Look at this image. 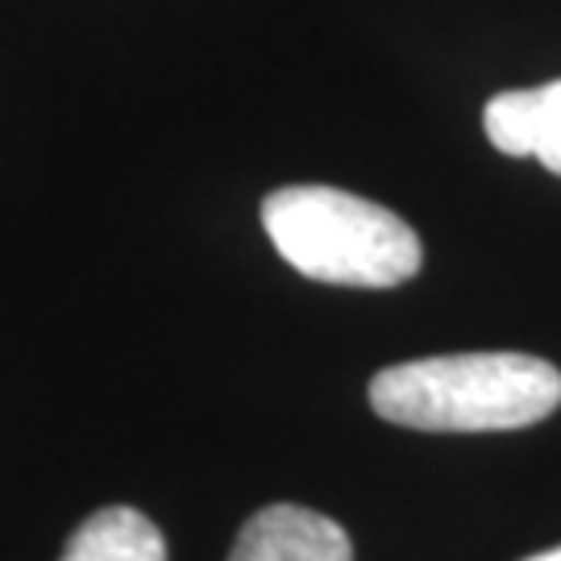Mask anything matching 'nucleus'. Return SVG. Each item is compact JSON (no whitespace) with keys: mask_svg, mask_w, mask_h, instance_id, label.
I'll list each match as a JSON object with an SVG mask.
<instances>
[{"mask_svg":"<svg viewBox=\"0 0 561 561\" xmlns=\"http://www.w3.org/2000/svg\"><path fill=\"white\" fill-rule=\"evenodd\" d=\"M59 561H167V541L138 507H104L71 533Z\"/></svg>","mask_w":561,"mask_h":561,"instance_id":"4","label":"nucleus"},{"mask_svg":"<svg viewBox=\"0 0 561 561\" xmlns=\"http://www.w3.org/2000/svg\"><path fill=\"white\" fill-rule=\"evenodd\" d=\"M262 229L283 262L333 287H400L424 262L416 229L354 192L296 183L262 201Z\"/></svg>","mask_w":561,"mask_h":561,"instance_id":"2","label":"nucleus"},{"mask_svg":"<svg viewBox=\"0 0 561 561\" xmlns=\"http://www.w3.org/2000/svg\"><path fill=\"white\" fill-rule=\"evenodd\" d=\"M382 421L421 433H507L561 408V370L533 354H442L370 379Z\"/></svg>","mask_w":561,"mask_h":561,"instance_id":"1","label":"nucleus"},{"mask_svg":"<svg viewBox=\"0 0 561 561\" xmlns=\"http://www.w3.org/2000/svg\"><path fill=\"white\" fill-rule=\"evenodd\" d=\"M533 159H541L553 175H561V80L537 88V138Z\"/></svg>","mask_w":561,"mask_h":561,"instance_id":"6","label":"nucleus"},{"mask_svg":"<svg viewBox=\"0 0 561 561\" xmlns=\"http://www.w3.org/2000/svg\"><path fill=\"white\" fill-rule=\"evenodd\" d=\"M482 129L507 159H528L537 138V88H512L491 96L482 108Z\"/></svg>","mask_w":561,"mask_h":561,"instance_id":"5","label":"nucleus"},{"mask_svg":"<svg viewBox=\"0 0 561 561\" xmlns=\"http://www.w3.org/2000/svg\"><path fill=\"white\" fill-rule=\"evenodd\" d=\"M524 561H561V545L558 549H545V553H533V558H524Z\"/></svg>","mask_w":561,"mask_h":561,"instance_id":"7","label":"nucleus"},{"mask_svg":"<svg viewBox=\"0 0 561 561\" xmlns=\"http://www.w3.org/2000/svg\"><path fill=\"white\" fill-rule=\"evenodd\" d=\"M229 561H354V545L337 520L296 503H271L238 533Z\"/></svg>","mask_w":561,"mask_h":561,"instance_id":"3","label":"nucleus"}]
</instances>
